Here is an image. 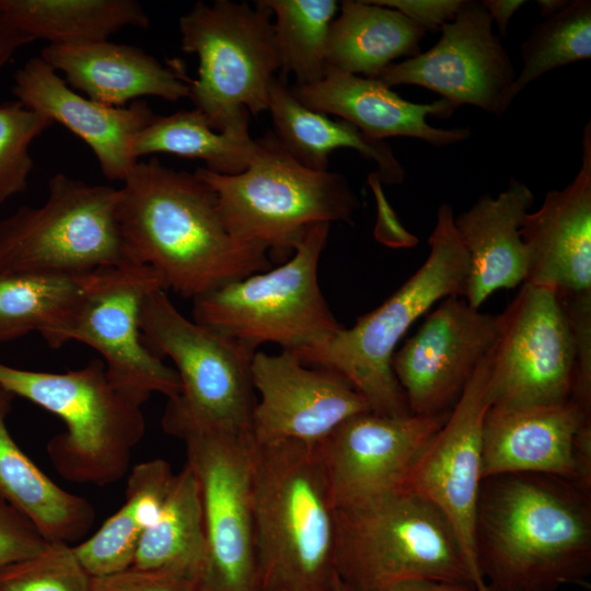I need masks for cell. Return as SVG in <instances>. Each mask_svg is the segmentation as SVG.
<instances>
[{"instance_id":"1","label":"cell","mask_w":591,"mask_h":591,"mask_svg":"<svg viewBox=\"0 0 591 591\" xmlns=\"http://www.w3.org/2000/svg\"><path fill=\"white\" fill-rule=\"evenodd\" d=\"M117 219L131 263L193 300L271 268L267 248L234 236L215 190L158 158L137 162L118 188Z\"/></svg>"},{"instance_id":"2","label":"cell","mask_w":591,"mask_h":591,"mask_svg":"<svg viewBox=\"0 0 591 591\" xmlns=\"http://www.w3.org/2000/svg\"><path fill=\"white\" fill-rule=\"evenodd\" d=\"M475 544L489 591L589 586L591 493L547 474L486 477L477 505Z\"/></svg>"},{"instance_id":"3","label":"cell","mask_w":591,"mask_h":591,"mask_svg":"<svg viewBox=\"0 0 591 591\" xmlns=\"http://www.w3.org/2000/svg\"><path fill=\"white\" fill-rule=\"evenodd\" d=\"M253 509L262 591H334L337 509L318 444L255 441Z\"/></svg>"},{"instance_id":"4","label":"cell","mask_w":591,"mask_h":591,"mask_svg":"<svg viewBox=\"0 0 591 591\" xmlns=\"http://www.w3.org/2000/svg\"><path fill=\"white\" fill-rule=\"evenodd\" d=\"M428 244L425 263L380 306L360 316L352 327H341L323 343L294 352L306 366L343 375L380 415H410L392 369L403 335L437 301L465 294L468 255L450 204L439 207Z\"/></svg>"},{"instance_id":"5","label":"cell","mask_w":591,"mask_h":591,"mask_svg":"<svg viewBox=\"0 0 591 591\" xmlns=\"http://www.w3.org/2000/svg\"><path fill=\"white\" fill-rule=\"evenodd\" d=\"M0 387L63 421L65 431L47 443L49 460L61 477L102 487L127 474L132 451L146 432L144 403L108 379L103 360L62 373L0 362Z\"/></svg>"},{"instance_id":"6","label":"cell","mask_w":591,"mask_h":591,"mask_svg":"<svg viewBox=\"0 0 591 591\" xmlns=\"http://www.w3.org/2000/svg\"><path fill=\"white\" fill-rule=\"evenodd\" d=\"M140 329L144 345L169 357L179 376V393L167 399L161 418L167 434L184 441L205 432L252 433L256 349L188 320L163 288L147 296Z\"/></svg>"},{"instance_id":"7","label":"cell","mask_w":591,"mask_h":591,"mask_svg":"<svg viewBox=\"0 0 591 591\" xmlns=\"http://www.w3.org/2000/svg\"><path fill=\"white\" fill-rule=\"evenodd\" d=\"M194 173L217 194L229 231L264 245L279 265L293 255L310 225L352 223L360 206L346 177L300 164L274 132L257 139L256 154L243 172L225 175L199 166Z\"/></svg>"},{"instance_id":"8","label":"cell","mask_w":591,"mask_h":591,"mask_svg":"<svg viewBox=\"0 0 591 591\" xmlns=\"http://www.w3.org/2000/svg\"><path fill=\"white\" fill-rule=\"evenodd\" d=\"M335 569L352 591H378L413 579L473 588L449 522L407 489L337 509Z\"/></svg>"},{"instance_id":"9","label":"cell","mask_w":591,"mask_h":591,"mask_svg":"<svg viewBox=\"0 0 591 591\" xmlns=\"http://www.w3.org/2000/svg\"><path fill=\"white\" fill-rule=\"evenodd\" d=\"M255 3L198 1L178 21L182 50L199 61L188 97L213 130L242 139L251 138L250 114L267 111L281 67L273 14Z\"/></svg>"},{"instance_id":"10","label":"cell","mask_w":591,"mask_h":591,"mask_svg":"<svg viewBox=\"0 0 591 591\" xmlns=\"http://www.w3.org/2000/svg\"><path fill=\"white\" fill-rule=\"evenodd\" d=\"M329 227L326 222L310 225L293 255L278 267L195 298L193 320L254 349L275 343L296 352L333 336L343 326L317 281Z\"/></svg>"},{"instance_id":"11","label":"cell","mask_w":591,"mask_h":591,"mask_svg":"<svg viewBox=\"0 0 591 591\" xmlns=\"http://www.w3.org/2000/svg\"><path fill=\"white\" fill-rule=\"evenodd\" d=\"M118 188L58 173L38 207L0 220V273L80 275L136 265L117 219Z\"/></svg>"},{"instance_id":"12","label":"cell","mask_w":591,"mask_h":591,"mask_svg":"<svg viewBox=\"0 0 591 591\" xmlns=\"http://www.w3.org/2000/svg\"><path fill=\"white\" fill-rule=\"evenodd\" d=\"M199 485L205 553L195 591H262L253 509L252 433L205 432L184 440Z\"/></svg>"},{"instance_id":"13","label":"cell","mask_w":591,"mask_h":591,"mask_svg":"<svg viewBox=\"0 0 591 591\" xmlns=\"http://www.w3.org/2000/svg\"><path fill=\"white\" fill-rule=\"evenodd\" d=\"M498 316L489 352V406L520 407L571 398L573 333L555 290L523 282Z\"/></svg>"},{"instance_id":"14","label":"cell","mask_w":591,"mask_h":591,"mask_svg":"<svg viewBox=\"0 0 591 591\" xmlns=\"http://www.w3.org/2000/svg\"><path fill=\"white\" fill-rule=\"evenodd\" d=\"M163 288L143 265L103 268L63 335V345L80 341L102 357L108 379L146 403L152 393L171 399L181 390L175 369L143 343L140 313L147 296Z\"/></svg>"},{"instance_id":"15","label":"cell","mask_w":591,"mask_h":591,"mask_svg":"<svg viewBox=\"0 0 591 591\" xmlns=\"http://www.w3.org/2000/svg\"><path fill=\"white\" fill-rule=\"evenodd\" d=\"M490 352V351H489ZM489 354L445 422L417 459L406 489L432 503L461 546L474 591H489L477 564L475 524L482 475V430L489 407Z\"/></svg>"},{"instance_id":"16","label":"cell","mask_w":591,"mask_h":591,"mask_svg":"<svg viewBox=\"0 0 591 591\" xmlns=\"http://www.w3.org/2000/svg\"><path fill=\"white\" fill-rule=\"evenodd\" d=\"M440 31L434 46L390 65L376 79L389 88L422 86L455 108L465 104L496 115L505 113L517 74L482 1L465 0Z\"/></svg>"},{"instance_id":"17","label":"cell","mask_w":591,"mask_h":591,"mask_svg":"<svg viewBox=\"0 0 591 591\" xmlns=\"http://www.w3.org/2000/svg\"><path fill=\"white\" fill-rule=\"evenodd\" d=\"M498 316L449 297L394 351L392 369L413 415L449 413L491 350Z\"/></svg>"},{"instance_id":"18","label":"cell","mask_w":591,"mask_h":591,"mask_svg":"<svg viewBox=\"0 0 591 591\" xmlns=\"http://www.w3.org/2000/svg\"><path fill=\"white\" fill-rule=\"evenodd\" d=\"M449 413L351 416L318 444L336 509L406 489L410 472Z\"/></svg>"},{"instance_id":"19","label":"cell","mask_w":591,"mask_h":591,"mask_svg":"<svg viewBox=\"0 0 591 591\" xmlns=\"http://www.w3.org/2000/svg\"><path fill=\"white\" fill-rule=\"evenodd\" d=\"M252 381L259 394L252 419L257 443L317 445L346 419L371 410L343 375L306 366L290 350L278 355L256 351Z\"/></svg>"},{"instance_id":"20","label":"cell","mask_w":591,"mask_h":591,"mask_svg":"<svg viewBox=\"0 0 591 591\" xmlns=\"http://www.w3.org/2000/svg\"><path fill=\"white\" fill-rule=\"evenodd\" d=\"M591 414L571 398L520 407L489 406L482 430V475L535 473L563 477L591 493L582 482L578 437Z\"/></svg>"},{"instance_id":"21","label":"cell","mask_w":591,"mask_h":591,"mask_svg":"<svg viewBox=\"0 0 591 591\" xmlns=\"http://www.w3.org/2000/svg\"><path fill=\"white\" fill-rule=\"evenodd\" d=\"M12 92L19 103L83 140L109 181L127 178L138 162L131 150L134 139L157 117L141 100L115 107L80 95L40 56L16 70Z\"/></svg>"},{"instance_id":"22","label":"cell","mask_w":591,"mask_h":591,"mask_svg":"<svg viewBox=\"0 0 591 591\" xmlns=\"http://www.w3.org/2000/svg\"><path fill=\"white\" fill-rule=\"evenodd\" d=\"M520 233L529 267L524 282L558 296L591 292V125L583 128L581 166L563 189L546 193Z\"/></svg>"},{"instance_id":"23","label":"cell","mask_w":591,"mask_h":591,"mask_svg":"<svg viewBox=\"0 0 591 591\" xmlns=\"http://www.w3.org/2000/svg\"><path fill=\"white\" fill-rule=\"evenodd\" d=\"M305 107L344 119L372 139L410 137L432 146H450L467 139V128H437L427 117L448 118L455 107L441 99L433 103H413L402 99L378 79L326 70L311 84L290 88Z\"/></svg>"},{"instance_id":"24","label":"cell","mask_w":591,"mask_h":591,"mask_svg":"<svg viewBox=\"0 0 591 591\" xmlns=\"http://www.w3.org/2000/svg\"><path fill=\"white\" fill-rule=\"evenodd\" d=\"M534 202L522 182L511 178L496 197L484 194L466 211L454 216V225L468 255L464 300L473 309L499 289L524 282L529 258L520 228Z\"/></svg>"},{"instance_id":"25","label":"cell","mask_w":591,"mask_h":591,"mask_svg":"<svg viewBox=\"0 0 591 591\" xmlns=\"http://www.w3.org/2000/svg\"><path fill=\"white\" fill-rule=\"evenodd\" d=\"M40 57L70 85L95 102L120 107L141 96L169 102L188 97L189 79L142 49L108 40L83 46L47 45Z\"/></svg>"},{"instance_id":"26","label":"cell","mask_w":591,"mask_h":591,"mask_svg":"<svg viewBox=\"0 0 591 591\" xmlns=\"http://www.w3.org/2000/svg\"><path fill=\"white\" fill-rule=\"evenodd\" d=\"M14 395L0 387V498L25 515L47 542L70 544L89 533L93 506L50 479L21 450L7 416Z\"/></svg>"},{"instance_id":"27","label":"cell","mask_w":591,"mask_h":591,"mask_svg":"<svg viewBox=\"0 0 591 591\" xmlns=\"http://www.w3.org/2000/svg\"><path fill=\"white\" fill-rule=\"evenodd\" d=\"M267 111L273 118L274 135L300 164L314 171H328L329 154L334 150L354 149L376 164L380 181L403 182L404 169L384 140L369 138L344 119H333L305 107L277 77L269 85Z\"/></svg>"},{"instance_id":"28","label":"cell","mask_w":591,"mask_h":591,"mask_svg":"<svg viewBox=\"0 0 591 591\" xmlns=\"http://www.w3.org/2000/svg\"><path fill=\"white\" fill-rule=\"evenodd\" d=\"M339 10L328 32L325 71L376 79L394 59L420 54L426 32L401 12L370 0H345Z\"/></svg>"},{"instance_id":"29","label":"cell","mask_w":591,"mask_h":591,"mask_svg":"<svg viewBox=\"0 0 591 591\" xmlns=\"http://www.w3.org/2000/svg\"><path fill=\"white\" fill-rule=\"evenodd\" d=\"M100 271L80 275L0 273V341L36 332L51 348L63 346L65 332Z\"/></svg>"},{"instance_id":"30","label":"cell","mask_w":591,"mask_h":591,"mask_svg":"<svg viewBox=\"0 0 591 591\" xmlns=\"http://www.w3.org/2000/svg\"><path fill=\"white\" fill-rule=\"evenodd\" d=\"M174 475L162 459L141 462L131 468L123 506L93 535L73 545L91 577L132 566L139 542L157 519Z\"/></svg>"},{"instance_id":"31","label":"cell","mask_w":591,"mask_h":591,"mask_svg":"<svg viewBox=\"0 0 591 591\" xmlns=\"http://www.w3.org/2000/svg\"><path fill=\"white\" fill-rule=\"evenodd\" d=\"M0 7L33 40L57 46L105 42L124 27L150 24L135 0H0Z\"/></svg>"},{"instance_id":"32","label":"cell","mask_w":591,"mask_h":591,"mask_svg":"<svg viewBox=\"0 0 591 591\" xmlns=\"http://www.w3.org/2000/svg\"><path fill=\"white\" fill-rule=\"evenodd\" d=\"M205 553V528L199 485L186 463L174 475L154 522L143 533L132 566L192 577Z\"/></svg>"},{"instance_id":"33","label":"cell","mask_w":591,"mask_h":591,"mask_svg":"<svg viewBox=\"0 0 591 591\" xmlns=\"http://www.w3.org/2000/svg\"><path fill=\"white\" fill-rule=\"evenodd\" d=\"M132 154L140 157L164 153L199 159L208 170L225 175L243 172L253 161L257 140L235 138L211 128L198 109H183L158 116L132 142Z\"/></svg>"},{"instance_id":"34","label":"cell","mask_w":591,"mask_h":591,"mask_svg":"<svg viewBox=\"0 0 591 591\" xmlns=\"http://www.w3.org/2000/svg\"><path fill=\"white\" fill-rule=\"evenodd\" d=\"M273 21L281 71L293 73L297 85L320 81L325 74L331 24L339 10L335 0H262Z\"/></svg>"},{"instance_id":"35","label":"cell","mask_w":591,"mask_h":591,"mask_svg":"<svg viewBox=\"0 0 591 591\" xmlns=\"http://www.w3.org/2000/svg\"><path fill=\"white\" fill-rule=\"evenodd\" d=\"M522 68L507 95L512 101L534 80L566 65L591 58V1L573 0L535 25L521 46Z\"/></svg>"},{"instance_id":"36","label":"cell","mask_w":591,"mask_h":591,"mask_svg":"<svg viewBox=\"0 0 591 591\" xmlns=\"http://www.w3.org/2000/svg\"><path fill=\"white\" fill-rule=\"evenodd\" d=\"M73 545L49 542L38 554L0 567V591H91Z\"/></svg>"},{"instance_id":"37","label":"cell","mask_w":591,"mask_h":591,"mask_svg":"<svg viewBox=\"0 0 591 591\" xmlns=\"http://www.w3.org/2000/svg\"><path fill=\"white\" fill-rule=\"evenodd\" d=\"M53 125L18 101L0 105V204L25 190L33 170L30 146Z\"/></svg>"},{"instance_id":"38","label":"cell","mask_w":591,"mask_h":591,"mask_svg":"<svg viewBox=\"0 0 591 591\" xmlns=\"http://www.w3.org/2000/svg\"><path fill=\"white\" fill-rule=\"evenodd\" d=\"M575 338V373L571 399L591 414V292L558 296Z\"/></svg>"},{"instance_id":"39","label":"cell","mask_w":591,"mask_h":591,"mask_svg":"<svg viewBox=\"0 0 591 591\" xmlns=\"http://www.w3.org/2000/svg\"><path fill=\"white\" fill-rule=\"evenodd\" d=\"M91 591H195L192 577L130 566L124 570L92 577Z\"/></svg>"},{"instance_id":"40","label":"cell","mask_w":591,"mask_h":591,"mask_svg":"<svg viewBox=\"0 0 591 591\" xmlns=\"http://www.w3.org/2000/svg\"><path fill=\"white\" fill-rule=\"evenodd\" d=\"M48 543L25 515L0 498V567L36 555Z\"/></svg>"},{"instance_id":"41","label":"cell","mask_w":591,"mask_h":591,"mask_svg":"<svg viewBox=\"0 0 591 591\" xmlns=\"http://www.w3.org/2000/svg\"><path fill=\"white\" fill-rule=\"evenodd\" d=\"M372 3L394 9L421 27L437 31L452 21L465 0H370Z\"/></svg>"},{"instance_id":"42","label":"cell","mask_w":591,"mask_h":591,"mask_svg":"<svg viewBox=\"0 0 591 591\" xmlns=\"http://www.w3.org/2000/svg\"><path fill=\"white\" fill-rule=\"evenodd\" d=\"M380 182L381 181L375 173L369 175V183L375 194V197L378 198L379 205V221L378 228L375 229V235L383 243L391 246H397L395 236L397 237L401 246L414 245L417 240L401 228L395 215L384 199Z\"/></svg>"},{"instance_id":"43","label":"cell","mask_w":591,"mask_h":591,"mask_svg":"<svg viewBox=\"0 0 591 591\" xmlns=\"http://www.w3.org/2000/svg\"><path fill=\"white\" fill-rule=\"evenodd\" d=\"M34 42L19 30L0 7V68H2L22 46Z\"/></svg>"},{"instance_id":"44","label":"cell","mask_w":591,"mask_h":591,"mask_svg":"<svg viewBox=\"0 0 591 591\" xmlns=\"http://www.w3.org/2000/svg\"><path fill=\"white\" fill-rule=\"evenodd\" d=\"M485 10L495 22L499 35L507 34L512 15L525 3L523 0H485L482 1Z\"/></svg>"},{"instance_id":"45","label":"cell","mask_w":591,"mask_h":591,"mask_svg":"<svg viewBox=\"0 0 591 591\" xmlns=\"http://www.w3.org/2000/svg\"><path fill=\"white\" fill-rule=\"evenodd\" d=\"M378 591H473V588L463 583H452L431 579L406 580Z\"/></svg>"},{"instance_id":"46","label":"cell","mask_w":591,"mask_h":591,"mask_svg":"<svg viewBox=\"0 0 591 591\" xmlns=\"http://www.w3.org/2000/svg\"><path fill=\"white\" fill-rule=\"evenodd\" d=\"M541 15L545 19L559 12L567 3V0H538L536 1Z\"/></svg>"},{"instance_id":"47","label":"cell","mask_w":591,"mask_h":591,"mask_svg":"<svg viewBox=\"0 0 591 591\" xmlns=\"http://www.w3.org/2000/svg\"><path fill=\"white\" fill-rule=\"evenodd\" d=\"M334 591H352L349 587H347L337 576H335L334 580Z\"/></svg>"},{"instance_id":"48","label":"cell","mask_w":591,"mask_h":591,"mask_svg":"<svg viewBox=\"0 0 591 591\" xmlns=\"http://www.w3.org/2000/svg\"><path fill=\"white\" fill-rule=\"evenodd\" d=\"M509 591H521V590H509Z\"/></svg>"},{"instance_id":"49","label":"cell","mask_w":591,"mask_h":591,"mask_svg":"<svg viewBox=\"0 0 591 591\" xmlns=\"http://www.w3.org/2000/svg\"><path fill=\"white\" fill-rule=\"evenodd\" d=\"M265 591H275V590H265Z\"/></svg>"},{"instance_id":"50","label":"cell","mask_w":591,"mask_h":591,"mask_svg":"<svg viewBox=\"0 0 591 591\" xmlns=\"http://www.w3.org/2000/svg\"><path fill=\"white\" fill-rule=\"evenodd\" d=\"M474 591V590H473Z\"/></svg>"}]
</instances>
